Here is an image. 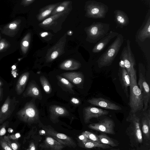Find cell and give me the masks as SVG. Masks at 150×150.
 I'll use <instances>...</instances> for the list:
<instances>
[{
	"instance_id": "obj_1",
	"label": "cell",
	"mask_w": 150,
	"mask_h": 150,
	"mask_svg": "<svg viewBox=\"0 0 150 150\" xmlns=\"http://www.w3.org/2000/svg\"><path fill=\"white\" fill-rule=\"evenodd\" d=\"M126 120L130 123L125 132L129 139L130 146L135 150H148L150 147L143 138L140 118L136 114H131Z\"/></svg>"
},
{
	"instance_id": "obj_2",
	"label": "cell",
	"mask_w": 150,
	"mask_h": 150,
	"mask_svg": "<svg viewBox=\"0 0 150 150\" xmlns=\"http://www.w3.org/2000/svg\"><path fill=\"white\" fill-rule=\"evenodd\" d=\"M130 76V84L128 105L131 114H135L143 109L144 100L142 93L137 83L136 71L135 69L131 72Z\"/></svg>"
},
{
	"instance_id": "obj_3",
	"label": "cell",
	"mask_w": 150,
	"mask_h": 150,
	"mask_svg": "<svg viewBox=\"0 0 150 150\" xmlns=\"http://www.w3.org/2000/svg\"><path fill=\"white\" fill-rule=\"evenodd\" d=\"M123 35L119 34L115 40L99 57L97 61L100 68L110 65L117 55L124 42Z\"/></svg>"
},
{
	"instance_id": "obj_4",
	"label": "cell",
	"mask_w": 150,
	"mask_h": 150,
	"mask_svg": "<svg viewBox=\"0 0 150 150\" xmlns=\"http://www.w3.org/2000/svg\"><path fill=\"white\" fill-rule=\"evenodd\" d=\"M110 25L107 23L94 22L85 28L86 40L91 43H97L108 34Z\"/></svg>"
},
{
	"instance_id": "obj_5",
	"label": "cell",
	"mask_w": 150,
	"mask_h": 150,
	"mask_svg": "<svg viewBox=\"0 0 150 150\" xmlns=\"http://www.w3.org/2000/svg\"><path fill=\"white\" fill-rule=\"evenodd\" d=\"M16 115L20 120L28 124L36 123L39 120V111L33 100L27 103Z\"/></svg>"
},
{
	"instance_id": "obj_6",
	"label": "cell",
	"mask_w": 150,
	"mask_h": 150,
	"mask_svg": "<svg viewBox=\"0 0 150 150\" xmlns=\"http://www.w3.org/2000/svg\"><path fill=\"white\" fill-rule=\"evenodd\" d=\"M108 6L100 2L95 0L86 1L84 6L85 16L93 19H102L105 18L108 11Z\"/></svg>"
},
{
	"instance_id": "obj_7",
	"label": "cell",
	"mask_w": 150,
	"mask_h": 150,
	"mask_svg": "<svg viewBox=\"0 0 150 150\" xmlns=\"http://www.w3.org/2000/svg\"><path fill=\"white\" fill-rule=\"evenodd\" d=\"M145 71L144 65L142 64L139 63V78L138 84L142 94L144 100V111L148 109L150 98L149 87L146 80Z\"/></svg>"
},
{
	"instance_id": "obj_8",
	"label": "cell",
	"mask_w": 150,
	"mask_h": 150,
	"mask_svg": "<svg viewBox=\"0 0 150 150\" xmlns=\"http://www.w3.org/2000/svg\"><path fill=\"white\" fill-rule=\"evenodd\" d=\"M120 59L121 62L130 76L131 72L135 69L134 67L136 64V61L130 47L129 40H127L126 45L122 51Z\"/></svg>"
},
{
	"instance_id": "obj_9",
	"label": "cell",
	"mask_w": 150,
	"mask_h": 150,
	"mask_svg": "<svg viewBox=\"0 0 150 150\" xmlns=\"http://www.w3.org/2000/svg\"><path fill=\"white\" fill-rule=\"evenodd\" d=\"M43 128L44 129L45 134L52 137L65 146L73 148L76 146L75 141L69 136L59 133L48 126H45Z\"/></svg>"
},
{
	"instance_id": "obj_10",
	"label": "cell",
	"mask_w": 150,
	"mask_h": 150,
	"mask_svg": "<svg viewBox=\"0 0 150 150\" xmlns=\"http://www.w3.org/2000/svg\"><path fill=\"white\" fill-rule=\"evenodd\" d=\"M66 36L65 34L56 44L48 50L45 56L47 62L53 61L64 53Z\"/></svg>"
},
{
	"instance_id": "obj_11",
	"label": "cell",
	"mask_w": 150,
	"mask_h": 150,
	"mask_svg": "<svg viewBox=\"0 0 150 150\" xmlns=\"http://www.w3.org/2000/svg\"><path fill=\"white\" fill-rule=\"evenodd\" d=\"M19 103L16 97L11 98L8 96L0 109V124L10 117Z\"/></svg>"
},
{
	"instance_id": "obj_12",
	"label": "cell",
	"mask_w": 150,
	"mask_h": 150,
	"mask_svg": "<svg viewBox=\"0 0 150 150\" xmlns=\"http://www.w3.org/2000/svg\"><path fill=\"white\" fill-rule=\"evenodd\" d=\"M88 126L91 129L112 135L115 134L114 130V122L110 118H105L97 123L90 124Z\"/></svg>"
},
{
	"instance_id": "obj_13",
	"label": "cell",
	"mask_w": 150,
	"mask_h": 150,
	"mask_svg": "<svg viewBox=\"0 0 150 150\" xmlns=\"http://www.w3.org/2000/svg\"><path fill=\"white\" fill-rule=\"evenodd\" d=\"M108 111L96 107L88 106L83 109V118L85 123L90 122V120L93 118H98L99 117L108 114Z\"/></svg>"
},
{
	"instance_id": "obj_14",
	"label": "cell",
	"mask_w": 150,
	"mask_h": 150,
	"mask_svg": "<svg viewBox=\"0 0 150 150\" xmlns=\"http://www.w3.org/2000/svg\"><path fill=\"white\" fill-rule=\"evenodd\" d=\"M141 131L143 139L147 145L150 146V111L144 113L140 120Z\"/></svg>"
},
{
	"instance_id": "obj_15",
	"label": "cell",
	"mask_w": 150,
	"mask_h": 150,
	"mask_svg": "<svg viewBox=\"0 0 150 150\" xmlns=\"http://www.w3.org/2000/svg\"><path fill=\"white\" fill-rule=\"evenodd\" d=\"M150 10H149L144 23L136 34L137 38L142 42L150 37Z\"/></svg>"
},
{
	"instance_id": "obj_16",
	"label": "cell",
	"mask_w": 150,
	"mask_h": 150,
	"mask_svg": "<svg viewBox=\"0 0 150 150\" xmlns=\"http://www.w3.org/2000/svg\"><path fill=\"white\" fill-rule=\"evenodd\" d=\"M87 101L91 104L106 109L116 110L122 109L120 106L102 98H93L88 100Z\"/></svg>"
},
{
	"instance_id": "obj_17",
	"label": "cell",
	"mask_w": 150,
	"mask_h": 150,
	"mask_svg": "<svg viewBox=\"0 0 150 150\" xmlns=\"http://www.w3.org/2000/svg\"><path fill=\"white\" fill-rule=\"evenodd\" d=\"M119 65V78L122 88L124 90L127 97L129 96L128 88L130 84V76L124 67L123 64L121 62Z\"/></svg>"
},
{
	"instance_id": "obj_18",
	"label": "cell",
	"mask_w": 150,
	"mask_h": 150,
	"mask_svg": "<svg viewBox=\"0 0 150 150\" xmlns=\"http://www.w3.org/2000/svg\"><path fill=\"white\" fill-rule=\"evenodd\" d=\"M50 120L55 123L58 121L59 117L66 116L69 115V112L64 108L59 106L53 105L49 108Z\"/></svg>"
},
{
	"instance_id": "obj_19",
	"label": "cell",
	"mask_w": 150,
	"mask_h": 150,
	"mask_svg": "<svg viewBox=\"0 0 150 150\" xmlns=\"http://www.w3.org/2000/svg\"><path fill=\"white\" fill-rule=\"evenodd\" d=\"M118 34V33L117 32L110 31L106 35L97 43L93 48L92 52L94 53L100 52L105 48L112 39L117 36Z\"/></svg>"
},
{
	"instance_id": "obj_20",
	"label": "cell",
	"mask_w": 150,
	"mask_h": 150,
	"mask_svg": "<svg viewBox=\"0 0 150 150\" xmlns=\"http://www.w3.org/2000/svg\"><path fill=\"white\" fill-rule=\"evenodd\" d=\"M24 97H30L40 100L42 98L41 92L34 81H31L28 83L25 91L23 93Z\"/></svg>"
},
{
	"instance_id": "obj_21",
	"label": "cell",
	"mask_w": 150,
	"mask_h": 150,
	"mask_svg": "<svg viewBox=\"0 0 150 150\" xmlns=\"http://www.w3.org/2000/svg\"><path fill=\"white\" fill-rule=\"evenodd\" d=\"M40 146L46 150H62L65 147L52 137L47 135Z\"/></svg>"
},
{
	"instance_id": "obj_22",
	"label": "cell",
	"mask_w": 150,
	"mask_h": 150,
	"mask_svg": "<svg viewBox=\"0 0 150 150\" xmlns=\"http://www.w3.org/2000/svg\"><path fill=\"white\" fill-rule=\"evenodd\" d=\"M115 21L118 26L121 28L127 26L129 20L127 14L123 11L116 9L114 11Z\"/></svg>"
},
{
	"instance_id": "obj_23",
	"label": "cell",
	"mask_w": 150,
	"mask_h": 150,
	"mask_svg": "<svg viewBox=\"0 0 150 150\" xmlns=\"http://www.w3.org/2000/svg\"><path fill=\"white\" fill-rule=\"evenodd\" d=\"M61 75L75 84L82 83L84 77L83 74L79 72H72L64 73Z\"/></svg>"
},
{
	"instance_id": "obj_24",
	"label": "cell",
	"mask_w": 150,
	"mask_h": 150,
	"mask_svg": "<svg viewBox=\"0 0 150 150\" xmlns=\"http://www.w3.org/2000/svg\"><path fill=\"white\" fill-rule=\"evenodd\" d=\"M29 74L28 72H26L22 74L19 78L15 87V91L17 95H20L23 92Z\"/></svg>"
},
{
	"instance_id": "obj_25",
	"label": "cell",
	"mask_w": 150,
	"mask_h": 150,
	"mask_svg": "<svg viewBox=\"0 0 150 150\" xmlns=\"http://www.w3.org/2000/svg\"><path fill=\"white\" fill-rule=\"evenodd\" d=\"M60 3L59 2L49 4L40 9L39 13L37 15L38 20L39 21H41L45 20L46 18L51 14L54 8Z\"/></svg>"
},
{
	"instance_id": "obj_26",
	"label": "cell",
	"mask_w": 150,
	"mask_h": 150,
	"mask_svg": "<svg viewBox=\"0 0 150 150\" xmlns=\"http://www.w3.org/2000/svg\"><path fill=\"white\" fill-rule=\"evenodd\" d=\"M67 11L55 14L44 20L39 25L43 28H48L55 24L56 21L66 13Z\"/></svg>"
},
{
	"instance_id": "obj_27",
	"label": "cell",
	"mask_w": 150,
	"mask_h": 150,
	"mask_svg": "<svg viewBox=\"0 0 150 150\" xmlns=\"http://www.w3.org/2000/svg\"><path fill=\"white\" fill-rule=\"evenodd\" d=\"M81 67V64L79 61L71 59L64 61L59 65L61 69L66 70L77 69Z\"/></svg>"
},
{
	"instance_id": "obj_28",
	"label": "cell",
	"mask_w": 150,
	"mask_h": 150,
	"mask_svg": "<svg viewBox=\"0 0 150 150\" xmlns=\"http://www.w3.org/2000/svg\"><path fill=\"white\" fill-rule=\"evenodd\" d=\"M33 131L30 132L28 135L25 137L23 140V144L26 150H36L37 144L34 139Z\"/></svg>"
},
{
	"instance_id": "obj_29",
	"label": "cell",
	"mask_w": 150,
	"mask_h": 150,
	"mask_svg": "<svg viewBox=\"0 0 150 150\" xmlns=\"http://www.w3.org/2000/svg\"><path fill=\"white\" fill-rule=\"evenodd\" d=\"M101 143L109 145L112 147L118 146L119 143L116 140L109 137L105 133H102L97 135Z\"/></svg>"
},
{
	"instance_id": "obj_30",
	"label": "cell",
	"mask_w": 150,
	"mask_h": 150,
	"mask_svg": "<svg viewBox=\"0 0 150 150\" xmlns=\"http://www.w3.org/2000/svg\"><path fill=\"white\" fill-rule=\"evenodd\" d=\"M79 146L83 148L87 149L97 148L103 149H109L112 147L109 145L94 142L88 139L84 144Z\"/></svg>"
},
{
	"instance_id": "obj_31",
	"label": "cell",
	"mask_w": 150,
	"mask_h": 150,
	"mask_svg": "<svg viewBox=\"0 0 150 150\" xmlns=\"http://www.w3.org/2000/svg\"><path fill=\"white\" fill-rule=\"evenodd\" d=\"M71 2L70 1H65L60 2L53 10L51 13L52 15L55 14L67 11L69 6Z\"/></svg>"
},
{
	"instance_id": "obj_32",
	"label": "cell",
	"mask_w": 150,
	"mask_h": 150,
	"mask_svg": "<svg viewBox=\"0 0 150 150\" xmlns=\"http://www.w3.org/2000/svg\"><path fill=\"white\" fill-rule=\"evenodd\" d=\"M40 81L45 91L47 94H50L52 91L51 85L47 79L43 76H41Z\"/></svg>"
},
{
	"instance_id": "obj_33",
	"label": "cell",
	"mask_w": 150,
	"mask_h": 150,
	"mask_svg": "<svg viewBox=\"0 0 150 150\" xmlns=\"http://www.w3.org/2000/svg\"><path fill=\"white\" fill-rule=\"evenodd\" d=\"M3 137L13 150H20L19 144L17 140L10 139L7 136H4Z\"/></svg>"
},
{
	"instance_id": "obj_34",
	"label": "cell",
	"mask_w": 150,
	"mask_h": 150,
	"mask_svg": "<svg viewBox=\"0 0 150 150\" xmlns=\"http://www.w3.org/2000/svg\"><path fill=\"white\" fill-rule=\"evenodd\" d=\"M82 134H83L88 139L94 142L101 143L97 135L88 131L83 132Z\"/></svg>"
},
{
	"instance_id": "obj_35",
	"label": "cell",
	"mask_w": 150,
	"mask_h": 150,
	"mask_svg": "<svg viewBox=\"0 0 150 150\" xmlns=\"http://www.w3.org/2000/svg\"><path fill=\"white\" fill-rule=\"evenodd\" d=\"M57 77L59 81L65 87L69 89L73 90V85L66 79L59 75L57 76Z\"/></svg>"
},
{
	"instance_id": "obj_36",
	"label": "cell",
	"mask_w": 150,
	"mask_h": 150,
	"mask_svg": "<svg viewBox=\"0 0 150 150\" xmlns=\"http://www.w3.org/2000/svg\"><path fill=\"white\" fill-rule=\"evenodd\" d=\"M0 146L4 150H13L3 137H0Z\"/></svg>"
},
{
	"instance_id": "obj_37",
	"label": "cell",
	"mask_w": 150,
	"mask_h": 150,
	"mask_svg": "<svg viewBox=\"0 0 150 150\" xmlns=\"http://www.w3.org/2000/svg\"><path fill=\"white\" fill-rule=\"evenodd\" d=\"M9 122L8 121L3 122L0 126V137H2L4 135L6 132V128L8 125Z\"/></svg>"
},
{
	"instance_id": "obj_38",
	"label": "cell",
	"mask_w": 150,
	"mask_h": 150,
	"mask_svg": "<svg viewBox=\"0 0 150 150\" xmlns=\"http://www.w3.org/2000/svg\"><path fill=\"white\" fill-rule=\"evenodd\" d=\"M39 35L42 38L45 39L47 37L51 36L52 34L50 33L47 32H42L39 34Z\"/></svg>"
},
{
	"instance_id": "obj_39",
	"label": "cell",
	"mask_w": 150,
	"mask_h": 150,
	"mask_svg": "<svg viewBox=\"0 0 150 150\" xmlns=\"http://www.w3.org/2000/svg\"><path fill=\"white\" fill-rule=\"evenodd\" d=\"M71 101L72 103L75 104H78L80 103V101L78 99L74 97L71 99Z\"/></svg>"
},
{
	"instance_id": "obj_40",
	"label": "cell",
	"mask_w": 150,
	"mask_h": 150,
	"mask_svg": "<svg viewBox=\"0 0 150 150\" xmlns=\"http://www.w3.org/2000/svg\"><path fill=\"white\" fill-rule=\"evenodd\" d=\"M3 89L1 87H0V101L3 98Z\"/></svg>"
},
{
	"instance_id": "obj_41",
	"label": "cell",
	"mask_w": 150,
	"mask_h": 150,
	"mask_svg": "<svg viewBox=\"0 0 150 150\" xmlns=\"http://www.w3.org/2000/svg\"><path fill=\"white\" fill-rule=\"evenodd\" d=\"M16 27V25L15 23L11 24L9 26V28L11 29H15Z\"/></svg>"
},
{
	"instance_id": "obj_42",
	"label": "cell",
	"mask_w": 150,
	"mask_h": 150,
	"mask_svg": "<svg viewBox=\"0 0 150 150\" xmlns=\"http://www.w3.org/2000/svg\"><path fill=\"white\" fill-rule=\"evenodd\" d=\"M23 45L24 46L27 47L28 46L29 42L28 41L25 40L23 42Z\"/></svg>"
},
{
	"instance_id": "obj_43",
	"label": "cell",
	"mask_w": 150,
	"mask_h": 150,
	"mask_svg": "<svg viewBox=\"0 0 150 150\" xmlns=\"http://www.w3.org/2000/svg\"><path fill=\"white\" fill-rule=\"evenodd\" d=\"M4 46V44L3 42L0 43V50L2 49Z\"/></svg>"
},
{
	"instance_id": "obj_44",
	"label": "cell",
	"mask_w": 150,
	"mask_h": 150,
	"mask_svg": "<svg viewBox=\"0 0 150 150\" xmlns=\"http://www.w3.org/2000/svg\"><path fill=\"white\" fill-rule=\"evenodd\" d=\"M73 33V32L72 30H69L67 32V34L69 35H71Z\"/></svg>"
},
{
	"instance_id": "obj_45",
	"label": "cell",
	"mask_w": 150,
	"mask_h": 150,
	"mask_svg": "<svg viewBox=\"0 0 150 150\" xmlns=\"http://www.w3.org/2000/svg\"><path fill=\"white\" fill-rule=\"evenodd\" d=\"M4 85V83L1 79H0V87Z\"/></svg>"
},
{
	"instance_id": "obj_46",
	"label": "cell",
	"mask_w": 150,
	"mask_h": 150,
	"mask_svg": "<svg viewBox=\"0 0 150 150\" xmlns=\"http://www.w3.org/2000/svg\"><path fill=\"white\" fill-rule=\"evenodd\" d=\"M109 150H120L119 149H111Z\"/></svg>"
},
{
	"instance_id": "obj_47",
	"label": "cell",
	"mask_w": 150,
	"mask_h": 150,
	"mask_svg": "<svg viewBox=\"0 0 150 150\" xmlns=\"http://www.w3.org/2000/svg\"><path fill=\"white\" fill-rule=\"evenodd\" d=\"M148 150H150V149H149Z\"/></svg>"
}]
</instances>
